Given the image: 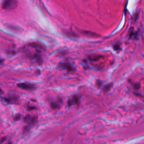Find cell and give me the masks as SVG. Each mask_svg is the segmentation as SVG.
<instances>
[{
	"label": "cell",
	"instance_id": "obj_1",
	"mask_svg": "<svg viewBox=\"0 0 144 144\" xmlns=\"http://www.w3.org/2000/svg\"><path fill=\"white\" fill-rule=\"evenodd\" d=\"M17 7V0H4L2 3V8L5 10H11Z\"/></svg>",
	"mask_w": 144,
	"mask_h": 144
},
{
	"label": "cell",
	"instance_id": "obj_2",
	"mask_svg": "<svg viewBox=\"0 0 144 144\" xmlns=\"http://www.w3.org/2000/svg\"><path fill=\"white\" fill-rule=\"evenodd\" d=\"M59 68L61 69H65L69 72L75 71V68L68 63H60L59 64Z\"/></svg>",
	"mask_w": 144,
	"mask_h": 144
},
{
	"label": "cell",
	"instance_id": "obj_3",
	"mask_svg": "<svg viewBox=\"0 0 144 144\" xmlns=\"http://www.w3.org/2000/svg\"><path fill=\"white\" fill-rule=\"evenodd\" d=\"M18 87L26 90H32L35 89V85L29 83H20L18 84Z\"/></svg>",
	"mask_w": 144,
	"mask_h": 144
},
{
	"label": "cell",
	"instance_id": "obj_4",
	"mask_svg": "<svg viewBox=\"0 0 144 144\" xmlns=\"http://www.w3.org/2000/svg\"><path fill=\"white\" fill-rule=\"evenodd\" d=\"M79 98L77 96H73L70 99H69L68 101V106H70L74 104H79Z\"/></svg>",
	"mask_w": 144,
	"mask_h": 144
},
{
	"label": "cell",
	"instance_id": "obj_5",
	"mask_svg": "<svg viewBox=\"0 0 144 144\" xmlns=\"http://www.w3.org/2000/svg\"><path fill=\"white\" fill-rule=\"evenodd\" d=\"M129 38H132V39H138V34L137 32H135L134 31H133V28L130 29V31L129 32Z\"/></svg>",
	"mask_w": 144,
	"mask_h": 144
},
{
	"label": "cell",
	"instance_id": "obj_6",
	"mask_svg": "<svg viewBox=\"0 0 144 144\" xmlns=\"http://www.w3.org/2000/svg\"><path fill=\"white\" fill-rule=\"evenodd\" d=\"M61 104V101L57 100L56 101H55V102L51 103V107L53 109H58L60 107Z\"/></svg>",
	"mask_w": 144,
	"mask_h": 144
},
{
	"label": "cell",
	"instance_id": "obj_7",
	"mask_svg": "<svg viewBox=\"0 0 144 144\" xmlns=\"http://www.w3.org/2000/svg\"><path fill=\"white\" fill-rule=\"evenodd\" d=\"M3 99L6 101V103H15L17 102V100H18L16 97H3Z\"/></svg>",
	"mask_w": 144,
	"mask_h": 144
},
{
	"label": "cell",
	"instance_id": "obj_8",
	"mask_svg": "<svg viewBox=\"0 0 144 144\" xmlns=\"http://www.w3.org/2000/svg\"><path fill=\"white\" fill-rule=\"evenodd\" d=\"M102 56L100 55H93L89 56V60L91 61H97L98 60H99L101 57H102Z\"/></svg>",
	"mask_w": 144,
	"mask_h": 144
},
{
	"label": "cell",
	"instance_id": "obj_9",
	"mask_svg": "<svg viewBox=\"0 0 144 144\" xmlns=\"http://www.w3.org/2000/svg\"><path fill=\"white\" fill-rule=\"evenodd\" d=\"M84 33V34H86V35H89L91 37H98V36L97 35V34L94 33H92V32H88V31H83V32Z\"/></svg>",
	"mask_w": 144,
	"mask_h": 144
},
{
	"label": "cell",
	"instance_id": "obj_10",
	"mask_svg": "<svg viewBox=\"0 0 144 144\" xmlns=\"http://www.w3.org/2000/svg\"><path fill=\"white\" fill-rule=\"evenodd\" d=\"M32 118H33L32 117H31V116H29V115H28L25 117L24 119V122L26 123H29V122L31 121V120L32 119Z\"/></svg>",
	"mask_w": 144,
	"mask_h": 144
},
{
	"label": "cell",
	"instance_id": "obj_11",
	"mask_svg": "<svg viewBox=\"0 0 144 144\" xmlns=\"http://www.w3.org/2000/svg\"><path fill=\"white\" fill-rule=\"evenodd\" d=\"M112 85H113V84H112V83H110V84H108L107 85H106V86L104 87V91L105 92L108 91L112 87Z\"/></svg>",
	"mask_w": 144,
	"mask_h": 144
},
{
	"label": "cell",
	"instance_id": "obj_12",
	"mask_svg": "<svg viewBox=\"0 0 144 144\" xmlns=\"http://www.w3.org/2000/svg\"><path fill=\"white\" fill-rule=\"evenodd\" d=\"M114 49L115 50H121V47L119 45H116L115 46H114Z\"/></svg>",
	"mask_w": 144,
	"mask_h": 144
},
{
	"label": "cell",
	"instance_id": "obj_13",
	"mask_svg": "<svg viewBox=\"0 0 144 144\" xmlns=\"http://www.w3.org/2000/svg\"><path fill=\"white\" fill-rule=\"evenodd\" d=\"M140 84H138V83L135 84V86H134V87L136 89H138L140 88Z\"/></svg>",
	"mask_w": 144,
	"mask_h": 144
},
{
	"label": "cell",
	"instance_id": "obj_14",
	"mask_svg": "<svg viewBox=\"0 0 144 144\" xmlns=\"http://www.w3.org/2000/svg\"><path fill=\"white\" fill-rule=\"evenodd\" d=\"M20 118H21V116L20 115V114H18L17 117H16V118H15V119L16 120V121H18V120Z\"/></svg>",
	"mask_w": 144,
	"mask_h": 144
},
{
	"label": "cell",
	"instance_id": "obj_15",
	"mask_svg": "<svg viewBox=\"0 0 144 144\" xmlns=\"http://www.w3.org/2000/svg\"><path fill=\"white\" fill-rule=\"evenodd\" d=\"M5 139H6V137H4V138H1V140H0V143H2V142H4V141H5V140H6Z\"/></svg>",
	"mask_w": 144,
	"mask_h": 144
},
{
	"label": "cell",
	"instance_id": "obj_16",
	"mask_svg": "<svg viewBox=\"0 0 144 144\" xmlns=\"http://www.w3.org/2000/svg\"><path fill=\"white\" fill-rule=\"evenodd\" d=\"M3 60H2V59H0V64H2V63H3Z\"/></svg>",
	"mask_w": 144,
	"mask_h": 144
}]
</instances>
